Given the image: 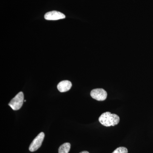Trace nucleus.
Returning a JSON list of instances; mask_svg holds the SVG:
<instances>
[{
	"mask_svg": "<svg viewBox=\"0 0 153 153\" xmlns=\"http://www.w3.org/2000/svg\"><path fill=\"white\" fill-rule=\"evenodd\" d=\"M100 123L106 127L115 126L120 122V117L116 114H113L110 112L102 114L99 118Z\"/></svg>",
	"mask_w": 153,
	"mask_h": 153,
	"instance_id": "f257e3e1",
	"label": "nucleus"
},
{
	"mask_svg": "<svg viewBox=\"0 0 153 153\" xmlns=\"http://www.w3.org/2000/svg\"><path fill=\"white\" fill-rule=\"evenodd\" d=\"M24 100V94L23 92L21 91L11 100L9 103V105L13 110H18L21 108L23 105Z\"/></svg>",
	"mask_w": 153,
	"mask_h": 153,
	"instance_id": "f03ea898",
	"label": "nucleus"
},
{
	"mask_svg": "<svg viewBox=\"0 0 153 153\" xmlns=\"http://www.w3.org/2000/svg\"><path fill=\"white\" fill-rule=\"evenodd\" d=\"M44 137L45 134L44 132L40 133L31 143L29 147V150L31 152H35L41 147L44 141Z\"/></svg>",
	"mask_w": 153,
	"mask_h": 153,
	"instance_id": "7ed1b4c3",
	"label": "nucleus"
},
{
	"mask_svg": "<svg viewBox=\"0 0 153 153\" xmlns=\"http://www.w3.org/2000/svg\"><path fill=\"white\" fill-rule=\"evenodd\" d=\"M90 95L92 98L97 101H104L107 97V93L102 88H96L91 91Z\"/></svg>",
	"mask_w": 153,
	"mask_h": 153,
	"instance_id": "20e7f679",
	"label": "nucleus"
},
{
	"mask_svg": "<svg viewBox=\"0 0 153 153\" xmlns=\"http://www.w3.org/2000/svg\"><path fill=\"white\" fill-rule=\"evenodd\" d=\"M66 16L62 13L56 11H52L48 12L45 14L44 18L47 20H58L64 19Z\"/></svg>",
	"mask_w": 153,
	"mask_h": 153,
	"instance_id": "39448f33",
	"label": "nucleus"
},
{
	"mask_svg": "<svg viewBox=\"0 0 153 153\" xmlns=\"http://www.w3.org/2000/svg\"><path fill=\"white\" fill-rule=\"evenodd\" d=\"M72 84L68 80H63L58 83L57 88L60 92H65L71 89Z\"/></svg>",
	"mask_w": 153,
	"mask_h": 153,
	"instance_id": "423d86ee",
	"label": "nucleus"
},
{
	"mask_svg": "<svg viewBox=\"0 0 153 153\" xmlns=\"http://www.w3.org/2000/svg\"><path fill=\"white\" fill-rule=\"evenodd\" d=\"M71 148V144L69 143H64L61 145L58 149L59 153H68Z\"/></svg>",
	"mask_w": 153,
	"mask_h": 153,
	"instance_id": "0eeeda50",
	"label": "nucleus"
},
{
	"mask_svg": "<svg viewBox=\"0 0 153 153\" xmlns=\"http://www.w3.org/2000/svg\"><path fill=\"white\" fill-rule=\"evenodd\" d=\"M112 153H128V151L126 148L120 147L116 149Z\"/></svg>",
	"mask_w": 153,
	"mask_h": 153,
	"instance_id": "6e6552de",
	"label": "nucleus"
},
{
	"mask_svg": "<svg viewBox=\"0 0 153 153\" xmlns=\"http://www.w3.org/2000/svg\"><path fill=\"white\" fill-rule=\"evenodd\" d=\"M79 153H89L88 152H87V151H83V152H80Z\"/></svg>",
	"mask_w": 153,
	"mask_h": 153,
	"instance_id": "1a4fd4ad",
	"label": "nucleus"
},
{
	"mask_svg": "<svg viewBox=\"0 0 153 153\" xmlns=\"http://www.w3.org/2000/svg\"><path fill=\"white\" fill-rule=\"evenodd\" d=\"M24 101H25V102H26V100H24Z\"/></svg>",
	"mask_w": 153,
	"mask_h": 153,
	"instance_id": "9d476101",
	"label": "nucleus"
}]
</instances>
